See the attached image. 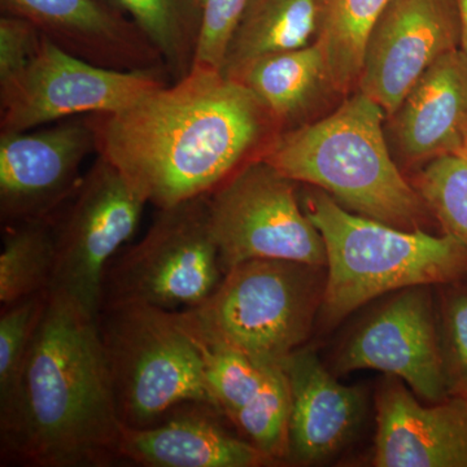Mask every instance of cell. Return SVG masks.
<instances>
[{
	"mask_svg": "<svg viewBox=\"0 0 467 467\" xmlns=\"http://www.w3.org/2000/svg\"><path fill=\"white\" fill-rule=\"evenodd\" d=\"M90 119L97 155L158 209L213 192L282 133L247 86L202 67L121 112Z\"/></svg>",
	"mask_w": 467,
	"mask_h": 467,
	"instance_id": "cell-1",
	"label": "cell"
},
{
	"mask_svg": "<svg viewBox=\"0 0 467 467\" xmlns=\"http://www.w3.org/2000/svg\"><path fill=\"white\" fill-rule=\"evenodd\" d=\"M122 429L97 317L48 291L16 405L0 422L3 465L112 466Z\"/></svg>",
	"mask_w": 467,
	"mask_h": 467,
	"instance_id": "cell-2",
	"label": "cell"
},
{
	"mask_svg": "<svg viewBox=\"0 0 467 467\" xmlns=\"http://www.w3.org/2000/svg\"><path fill=\"white\" fill-rule=\"evenodd\" d=\"M382 107L361 91L325 119L282 131L264 160L361 216L414 232L430 213L393 161Z\"/></svg>",
	"mask_w": 467,
	"mask_h": 467,
	"instance_id": "cell-3",
	"label": "cell"
},
{
	"mask_svg": "<svg viewBox=\"0 0 467 467\" xmlns=\"http://www.w3.org/2000/svg\"><path fill=\"white\" fill-rule=\"evenodd\" d=\"M301 205L325 243L326 325L337 324L387 292L451 284L467 275V248L451 234L408 232L350 213L318 189Z\"/></svg>",
	"mask_w": 467,
	"mask_h": 467,
	"instance_id": "cell-4",
	"label": "cell"
},
{
	"mask_svg": "<svg viewBox=\"0 0 467 467\" xmlns=\"http://www.w3.org/2000/svg\"><path fill=\"white\" fill-rule=\"evenodd\" d=\"M321 267L288 260H251L225 273L216 290L181 321L209 342L264 365L285 367L308 340L324 297Z\"/></svg>",
	"mask_w": 467,
	"mask_h": 467,
	"instance_id": "cell-5",
	"label": "cell"
},
{
	"mask_svg": "<svg viewBox=\"0 0 467 467\" xmlns=\"http://www.w3.org/2000/svg\"><path fill=\"white\" fill-rule=\"evenodd\" d=\"M97 324L124 426L156 425L182 404L216 411L201 352L177 310L110 304Z\"/></svg>",
	"mask_w": 467,
	"mask_h": 467,
	"instance_id": "cell-6",
	"label": "cell"
},
{
	"mask_svg": "<svg viewBox=\"0 0 467 467\" xmlns=\"http://www.w3.org/2000/svg\"><path fill=\"white\" fill-rule=\"evenodd\" d=\"M223 275L208 195L198 196L159 209L146 235L113 257L104 275L101 306L192 308L216 290Z\"/></svg>",
	"mask_w": 467,
	"mask_h": 467,
	"instance_id": "cell-7",
	"label": "cell"
},
{
	"mask_svg": "<svg viewBox=\"0 0 467 467\" xmlns=\"http://www.w3.org/2000/svg\"><path fill=\"white\" fill-rule=\"evenodd\" d=\"M208 204L223 273L261 259L326 265L324 239L299 202L296 182L265 160L248 162L208 193Z\"/></svg>",
	"mask_w": 467,
	"mask_h": 467,
	"instance_id": "cell-8",
	"label": "cell"
},
{
	"mask_svg": "<svg viewBox=\"0 0 467 467\" xmlns=\"http://www.w3.org/2000/svg\"><path fill=\"white\" fill-rule=\"evenodd\" d=\"M165 70H119L69 54L43 36L36 57L0 86V131L33 130L72 117L112 115L171 84Z\"/></svg>",
	"mask_w": 467,
	"mask_h": 467,
	"instance_id": "cell-9",
	"label": "cell"
},
{
	"mask_svg": "<svg viewBox=\"0 0 467 467\" xmlns=\"http://www.w3.org/2000/svg\"><path fill=\"white\" fill-rule=\"evenodd\" d=\"M146 204L126 175L97 155L55 216L57 267L50 290L64 292L97 317L107 267L137 230Z\"/></svg>",
	"mask_w": 467,
	"mask_h": 467,
	"instance_id": "cell-10",
	"label": "cell"
},
{
	"mask_svg": "<svg viewBox=\"0 0 467 467\" xmlns=\"http://www.w3.org/2000/svg\"><path fill=\"white\" fill-rule=\"evenodd\" d=\"M97 150L90 116L33 130L0 131L2 223L57 216L81 183L86 159Z\"/></svg>",
	"mask_w": 467,
	"mask_h": 467,
	"instance_id": "cell-11",
	"label": "cell"
},
{
	"mask_svg": "<svg viewBox=\"0 0 467 467\" xmlns=\"http://www.w3.org/2000/svg\"><path fill=\"white\" fill-rule=\"evenodd\" d=\"M460 47L457 0H391L365 42L358 91L391 117L420 77Z\"/></svg>",
	"mask_w": 467,
	"mask_h": 467,
	"instance_id": "cell-12",
	"label": "cell"
},
{
	"mask_svg": "<svg viewBox=\"0 0 467 467\" xmlns=\"http://www.w3.org/2000/svg\"><path fill=\"white\" fill-rule=\"evenodd\" d=\"M425 287L405 288L378 310L344 346L337 370H379L427 401L447 398L450 378Z\"/></svg>",
	"mask_w": 467,
	"mask_h": 467,
	"instance_id": "cell-13",
	"label": "cell"
},
{
	"mask_svg": "<svg viewBox=\"0 0 467 467\" xmlns=\"http://www.w3.org/2000/svg\"><path fill=\"white\" fill-rule=\"evenodd\" d=\"M378 467H467V393L434 405L417 400L400 379L377 396Z\"/></svg>",
	"mask_w": 467,
	"mask_h": 467,
	"instance_id": "cell-14",
	"label": "cell"
},
{
	"mask_svg": "<svg viewBox=\"0 0 467 467\" xmlns=\"http://www.w3.org/2000/svg\"><path fill=\"white\" fill-rule=\"evenodd\" d=\"M2 8L30 21L58 47L97 66L168 73L140 27L99 0H2Z\"/></svg>",
	"mask_w": 467,
	"mask_h": 467,
	"instance_id": "cell-15",
	"label": "cell"
},
{
	"mask_svg": "<svg viewBox=\"0 0 467 467\" xmlns=\"http://www.w3.org/2000/svg\"><path fill=\"white\" fill-rule=\"evenodd\" d=\"M399 152L409 161L467 153V55H442L391 116Z\"/></svg>",
	"mask_w": 467,
	"mask_h": 467,
	"instance_id": "cell-16",
	"label": "cell"
},
{
	"mask_svg": "<svg viewBox=\"0 0 467 467\" xmlns=\"http://www.w3.org/2000/svg\"><path fill=\"white\" fill-rule=\"evenodd\" d=\"M284 368L291 395L287 457L301 465L327 460L358 426L362 393L337 382L312 350H296Z\"/></svg>",
	"mask_w": 467,
	"mask_h": 467,
	"instance_id": "cell-17",
	"label": "cell"
},
{
	"mask_svg": "<svg viewBox=\"0 0 467 467\" xmlns=\"http://www.w3.org/2000/svg\"><path fill=\"white\" fill-rule=\"evenodd\" d=\"M121 461L146 467H261L275 465L250 441L226 432L204 414H183L167 422L124 426Z\"/></svg>",
	"mask_w": 467,
	"mask_h": 467,
	"instance_id": "cell-18",
	"label": "cell"
},
{
	"mask_svg": "<svg viewBox=\"0 0 467 467\" xmlns=\"http://www.w3.org/2000/svg\"><path fill=\"white\" fill-rule=\"evenodd\" d=\"M236 81L254 92L282 131L297 128L322 92L335 91L327 58L317 41L259 58Z\"/></svg>",
	"mask_w": 467,
	"mask_h": 467,
	"instance_id": "cell-19",
	"label": "cell"
},
{
	"mask_svg": "<svg viewBox=\"0 0 467 467\" xmlns=\"http://www.w3.org/2000/svg\"><path fill=\"white\" fill-rule=\"evenodd\" d=\"M319 0H250L221 73L236 79L254 61L296 50L317 38Z\"/></svg>",
	"mask_w": 467,
	"mask_h": 467,
	"instance_id": "cell-20",
	"label": "cell"
},
{
	"mask_svg": "<svg viewBox=\"0 0 467 467\" xmlns=\"http://www.w3.org/2000/svg\"><path fill=\"white\" fill-rule=\"evenodd\" d=\"M140 27L164 60L171 82L192 72L202 27L198 0H104Z\"/></svg>",
	"mask_w": 467,
	"mask_h": 467,
	"instance_id": "cell-21",
	"label": "cell"
},
{
	"mask_svg": "<svg viewBox=\"0 0 467 467\" xmlns=\"http://www.w3.org/2000/svg\"><path fill=\"white\" fill-rule=\"evenodd\" d=\"M55 267V216L7 223L0 254L2 306L50 291Z\"/></svg>",
	"mask_w": 467,
	"mask_h": 467,
	"instance_id": "cell-22",
	"label": "cell"
},
{
	"mask_svg": "<svg viewBox=\"0 0 467 467\" xmlns=\"http://www.w3.org/2000/svg\"><path fill=\"white\" fill-rule=\"evenodd\" d=\"M391 0H319L316 41L324 48L335 92L347 94L358 86L365 42Z\"/></svg>",
	"mask_w": 467,
	"mask_h": 467,
	"instance_id": "cell-23",
	"label": "cell"
},
{
	"mask_svg": "<svg viewBox=\"0 0 467 467\" xmlns=\"http://www.w3.org/2000/svg\"><path fill=\"white\" fill-rule=\"evenodd\" d=\"M184 328L192 335L201 352L216 411L230 420L259 395L267 374L275 367L260 364L244 353L223 344L209 342L186 326Z\"/></svg>",
	"mask_w": 467,
	"mask_h": 467,
	"instance_id": "cell-24",
	"label": "cell"
},
{
	"mask_svg": "<svg viewBox=\"0 0 467 467\" xmlns=\"http://www.w3.org/2000/svg\"><path fill=\"white\" fill-rule=\"evenodd\" d=\"M48 291L2 306L0 313V422L16 405L21 378L38 330Z\"/></svg>",
	"mask_w": 467,
	"mask_h": 467,
	"instance_id": "cell-25",
	"label": "cell"
},
{
	"mask_svg": "<svg viewBox=\"0 0 467 467\" xmlns=\"http://www.w3.org/2000/svg\"><path fill=\"white\" fill-rule=\"evenodd\" d=\"M290 411L287 374L284 367H275L267 374L259 395L230 420L245 441L278 462L288 456Z\"/></svg>",
	"mask_w": 467,
	"mask_h": 467,
	"instance_id": "cell-26",
	"label": "cell"
},
{
	"mask_svg": "<svg viewBox=\"0 0 467 467\" xmlns=\"http://www.w3.org/2000/svg\"><path fill=\"white\" fill-rule=\"evenodd\" d=\"M416 189L445 233L467 248V153L427 162L418 174Z\"/></svg>",
	"mask_w": 467,
	"mask_h": 467,
	"instance_id": "cell-27",
	"label": "cell"
},
{
	"mask_svg": "<svg viewBox=\"0 0 467 467\" xmlns=\"http://www.w3.org/2000/svg\"><path fill=\"white\" fill-rule=\"evenodd\" d=\"M202 27L193 67L220 70L250 0H198Z\"/></svg>",
	"mask_w": 467,
	"mask_h": 467,
	"instance_id": "cell-28",
	"label": "cell"
},
{
	"mask_svg": "<svg viewBox=\"0 0 467 467\" xmlns=\"http://www.w3.org/2000/svg\"><path fill=\"white\" fill-rule=\"evenodd\" d=\"M42 33L26 18L5 14L0 18V86L16 79L41 45Z\"/></svg>",
	"mask_w": 467,
	"mask_h": 467,
	"instance_id": "cell-29",
	"label": "cell"
},
{
	"mask_svg": "<svg viewBox=\"0 0 467 467\" xmlns=\"http://www.w3.org/2000/svg\"><path fill=\"white\" fill-rule=\"evenodd\" d=\"M445 325L461 389H467V292L451 295L445 308Z\"/></svg>",
	"mask_w": 467,
	"mask_h": 467,
	"instance_id": "cell-30",
	"label": "cell"
},
{
	"mask_svg": "<svg viewBox=\"0 0 467 467\" xmlns=\"http://www.w3.org/2000/svg\"><path fill=\"white\" fill-rule=\"evenodd\" d=\"M461 26V50L467 55V0H457Z\"/></svg>",
	"mask_w": 467,
	"mask_h": 467,
	"instance_id": "cell-31",
	"label": "cell"
},
{
	"mask_svg": "<svg viewBox=\"0 0 467 467\" xmlns=\"http://www.w3.org/2000/svg\"><path fill=\"white\" fill-rule=\"evenodd\" d=\"M461 391L467 393V389H461Z\"/></svg>",
	"mask_w": 467,
	"mask_h": 467,
	"instance_id": "cell-32",
	"label": "cell"
}]
</instances>
